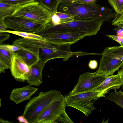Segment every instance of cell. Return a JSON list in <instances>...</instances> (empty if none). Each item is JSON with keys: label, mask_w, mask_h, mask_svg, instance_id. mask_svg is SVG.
<instances>
[{"label": "cell", "mask_w": 123, "mask_h": 123, "mask_svg": "<svg viewBox=\"0 0 123 123\" xmlns=\"http://www.w3.org/2000/svg\"><path fill=\"white\" fill-rule=\"evenodd\" d=\"M12 44L37 54L39 61L45 64L49 60L57 58L67 61L75 53L71 50V44L58 45L45 40L23 37L15 40Z\"/></svg>", "instance_id": "obj_1"}, {"label": "cell", "mask_w": 123, "mask_h": 123, "mask_svg": "<svg viewBox=\"0 0 123 123\" xmlns=\"http://www.w3.org/2000/svg\"><path fill=\"white\" fill-rule=\"evenodd\" d=\"M58 10L74 17V19H94L104 22L109 21L118 14L112 8L96 3L92 5L75 2L60 4Z\"/></svg>", "instance_id": "obj_2"}, {"label": "cell", "mask_w": 123, "mask_h": 123, "mask_svg": "<svg viewBox=\"0 0 123 123\" xmlns=\"http://www.w3.org/2000/svg\"><path fill=\"white\" fill-rule=\"evenodd\" d=\"M103 22L94 19L74 20L65 23L53 25L49 23L38 34L62 32L79 34L84 37L96 35L100 30Z\"/></svg>", "instance_id": "obj_3"}, {"label": "cell", "mask_w": 123, "mask_h": 123, "mask_svg": "<svg viewBox=\"0 0 123 123\" xmlns=\"http://www.w3.org/2000/svg\"><path fill=\"white\" fill-rule=\"evenodd\" d=\"M64 97L61 92L57 90L41 92L27 104L23 115L29 123H36L38 116L46 108L53 102Z\"/></svg>", "instance_id": "obj_4"}, {"label": "cell", "mask_w": 123, "mask_h": 123, "mask_svg": "<svg viewBox=\"0 0 123 123\" xmlns=\"http://www.w3.org/2000/svg\"><path fill=\"white\" fill-rule=\"evenodd\" d=\"M99 61V67L95 73L105 76L112 75L123 66V47L105 48Z\"/></svg>", "instance_id": "obj_5"}, {"label": "cell", "mask_w": 123, "mask_h": 123, "mask_svg": "<svg viewBox=\"0 0 123 123\" xmlns=\"http://www.w3.org/2000/svg\"><path fill=\"white\" fill-rule=\"evenodd\" d=\"M52 13L37 1L18 6L11 16L27 18L44 26L51 21Z\"/></svg>", "instance_id": "obj_6"}, {"label": "cell", "mask_w": 123, "mask_h": 123, "mask_svg": "<svg viewBox=\"0 0 123 123\" xmlns=\"http://www.w3.org/2000/svg\"><path fill=\"white\" fill-rule=\"evenodd\" d=\"M101 97V92L92 91L64 97L67 106L75 108L88 116L95 109L94 102Z\"/></svg>", "instance_id": "obj_7"}, {"label": "cell", "mask_w": 123, "mask_h": 123, "mask_svg": "<svg viewBox=\"0 0 123 123\" xmlns=\"http://www.w3.org/2000/svg\"><path fill=\"white\" fill-rule=\"evenodd\" d=\"M64 97L52 103L42 112L36 123H73L66 111Z\"/></svg>", "instance_id": "obj_8"}, {"label": "cell", "mask_w": 123, "mask_h": 123, "mask_svg": "<svg viewBox=\"0 0 123 123\" xmlns=\"http://www.w3.org/2000/svg\"><path fill=\"white\" fill-rule=\"evenodd\" d=\"M95 72H86L80 75L78 82L68 94L73 95L92 91L99 86L107 78Z\"/></svg>", "instance_id": "obj_9"}, {"label": "cell", "mask_w": 123, "mask_h": 123, "mask_svg": "<svg viewBox=\"0 0 123 123\" xmlns=\"http://www.w3.org/2000/svg\"><path fill=\"white\" fill-rule=\"evenodd\" d=\"M4 21L7 28L13 31L36 34L41 31L44 26L28 19L10 16Z\"/></svg>", "instance_id": "obj_10"}, {"label": "cell", "mask_w": 123, "mask_h": 123, "mask_svg": "<svg viewBox=\"0 0 123 123\" xmlns=\"http://www.w3.org/2000/svg\"><path fill=\"white\" fill-rule=\"evenodd\" d=\"M47 41L60 45L66 44H72L84 37L77 33L62 32L38 34Z\"/></svg>", "instance_id": "obj_11"}, {"label": "cell", "mask_w": 123, "mask_h": 123, "mask_svg": "<svg viewBox=\"0 0 123 123\" xmlns=\"http://www.w3.org/2000/svg\"><path fill=\"white\" fill-rule=\"evenodd\" d=\"M30 68L15 52L13 53L10 69L12 75L16 80L20 82L26 81Z\"/></svg>", "instance_id": "obj_12"}, {"label": "cell", "mask_w": 123, "mask_h": 123, "mask_svg": "<svg viewBox=\"0 0 123 123\" xmlns=\"http://www.w3.org/2000/svg\"><path fill=\"white\" fill-rule=\"evenodd\" d=\"M123 84V75L120 71L117 74L107 76L101 84L92 91L100 92L101 97H105V94L109 90L114 89L116 92Z\"/></svg>", "instance_id": "obj_13"}, {"label": "cell", "mask_w": 123, "mask_h": 123, "mask_svg": "<svg viewBox=\"0 0 123 123\" xmlns=\"http://www.w3.org/2000/svg\"><path fill=\"white\" fill-rule=\"evenodd\" d=\"M32 86L29 84L23 87L14 89L10 95V100L18 104L29 99L38 89Z\"/></svg>", "instance_id": "obj_14"}, {"label": "cell", "mask_w": 123, "mask_h": 123, "mask_svg": "<svg viewBox=\"0 0 123 123\" xmlns=\"http://www.w3.org/2000/svg\"><path fill=\"white\" fill-rule=\"evenodd\" d=\"M45 64L39 61L31 67L29 76L26 81L29 85L39 86L43 83L42 72Z\"/></svg>", "instance_id": "obj_15"}, {"label": "cell", "mask_w": 123, "mask_h": 123, "mask_svg": "<svg viewBox=\"0 0 123 123\" xmlns=\"http://www.w3.org/2000/svg\"><path fill=\"white\" fill-rule=\"evenodd\" d=\"M15 53L30 68L39 61L37 55L24 49L21 48Z\"/></svg>", "instance_id": "obj_16"}, {"label": "cell", "mask_w": 123, "mask_h": 123, "mask_svg": "<svg viewBox=\"0 0 123 123\" xmlns=\"http://www.w3.org/2000/svg\"><path fill=\"white\" fill-rule=\"evenodd\" d=\"M74 20V16L59 11L52 14L49 23L53 25H56L70 22Z\"/></svg>", "instance_id": "obj_17"}, {"label": "cell", "mask_w": 123, "mask_h": 123, "mask_svg": "<svg viewBox=\"0 0 123 123\" xmlns=\"http://www.w3.org/2000/svg\"><path fill=\"white\" fill-rule=\"evenodd\" d=\"M18 5L0 2V19L3 20L11 16Z\"/></svg>", "instance_id": "obj_18"}, {"label": "cell", "mask_w": 123, "mask_h": 123, "mask_svg": "<svg viewBox=\"0 0 123 123\" xmlns=\"http://www.w3.org/2000/svg\"><path fill=\"white\" fill-rule=\"evenodd\" d=\"M60 0H38L40 3L54 14L57 12Z\"/></svg>", "instance_id": "obj_19"}, {"label": "cell", "mask_w": 123, "mask_h": 123, "mask_svg": "<svg viewBox=\"0 0 123 123\" xmlns=\"http://www.w3.org/2000/svg\"><path fill=\"white\" fill-rule=\"evenodd\" d=\"M105 99L114 103L123 109V92L121 90L110 93Z\"/></svg>", "instance_id": "obj_20"}, {"label": "cell", "mask_w": 123, "mask_h": 123, "mask_svg": "<svg viewBox=\"0 0 123 123\" xmlns=\"http://www.w3.org/2000/svg\"><path fill=\"white\" fill-rule=\"evenodd\" d=\"M3 32L15 34L26 38L45 40L41 36L36 34L10 31L6 29L2 32Z\"/></svg>", "instance_id": "obj_21"}, {"label": "cell", "mask_w": 123, "mask_h": 123, "mask_svg": "<svg viewBox=\"0 0 123 123\" xmlns=\"http://www.w3.org/2000/svg\"><path fill=\"white\" fill-rule=\"evenodd\" d=\"M13 53L0 47V60L6 64L10 69Z\"/></svg>", "instance_id": "obj_22"}, {"label": "cell", "mask_w": 123, "mask_h": 123, "mask_svg": "<svg viewBox=\"0 0 123 123\" xmlns=\"http://www.w3.org/2000/svg\"><path fill=\"white\" fill-rule=\"evenodd\" d=\"M114 10L118 14L123 12V0H108Z\"/></svg>", "instance_id": "obj_23"}, {"label": "cell", "mask_w": 123, "mask_h": 123, "mask_svg": "<svg viewBox=\"0 0 123 123\" xmlns=\"http://www.w3.org/2000/svg\"><path fill=\"white\" fill-rule=\"evenodd\" d=\"M37 1L36 0H0V2L10 3L19 5Z\"/></svg>", "instance_id": "obj_24"}, {"label": "cell", "mask_w": 123, "mask_h": 123, "mask_svg": "<svg viewBox=\"0 0 123 123\" xmlns=\"http://www.w3.org/2000/svg\"><path fill=\"white\" fill-rule=\"evenodd\" d=\"M0 47L5 49L12 52H15L20 49L21 48L14 45L1 44Z\"/></svg>", "instance_id": "obj_25"}, {"label": "cell", "mask_w": 123, "mask_h": 123, "mask_svg": "<svg viewBox=\"0 0 123 123\" xmlns=\"http://www.w3.org/2000/svg\"><path fill=\"white\" fill-rule=\"evenodd\" d=\"M106 35L109 38L118 42L120 44V46L123 47V37L115 35Z\"/></svg>", "instance_id": "obj_26"}, {"label": "cell", "mask_w": 123, "mask_h": 123, "mask_svg": "<svg viewBox=\"0 0 123 123\" xmlns=\"http://www.w3.org/2000/svg\"><path fill=\"white\" fill-rule=\"evenodd\" d=\"M123 21V12L120 14L117 15L115 17L112 22V25L115 26L117 25L119 23Z\"/></svg>", "instance_id": "obj_27"}, {"label": "cell", "mask_w": 123, "mask_h": 123, "mask_svg": "<svg viewBox=\"0 0 123 123\" xmlns=\"http://www.w3.org/2000/svg\"><path fill=\"white\" fill-rule=\"evenodd\" d=\"M97 0H77V3L85 4L92 5L95 4Z\"/></svg>", "instance_id": "obj_28"}, {"label": "cell", "mask_w": 123, "mask_h": 123, "mask_svg": "<svg viewBox=\"0 0 123 123\" xmlns=\"http://www.w3.org/2000/svg\"><path fill=\"white\" fill-rule=\"evenodd\" d=\"M10 37V35L6 32H0V43H1L8 39Z\"/></svg>", "instance_id": "obj_29"}, {"label": "cell", "mask_w": 123, "mask_h": 123, "mask_svg": "<svg viewBox=\"0 0 123 123\" xmlns=\"http://www.w3.org/2000/svg\"><path fill=\"white\" fill-rule=\"evenodd\" d=\"M88 66L89 68L91 69H95L98 67V62L95 60H90L89 62Z\"/></svg>", "instance_id": "obj_30"}, {"label": "cell", "mask_w": 123, "mask_h": 123, "mask_svg": "<svg viewBox=\"0 0 123 123\" xmlns=\"http://www.w3.org/2000/svg\"><path fill=\"white\" fill-rule=\"evenodd\" d=\"M117 27L114 29L116 32L117 36L123 37V28L117 25Z\"/></svg>", "instance_id": "obj_31"}, {"label": "cell", "mask_w": 123, "mask_h": 123, "mask_svg": "<svg viewBox=\"0 0 123 123\" xmlns=\"http://www.w3.org/2000/svg\"><path fill=\"white\" fill-rule=\"evenodd\" d=\"M9 69V67L5 63L0 60V73H4L6 69Z\"/></svg>", "instance_id": "obj_32"}, {"label": "cell", "mask_w": 123, "mask_h": 123, "mask_svg": "<svg viewBox=\"0 0 123 123\" xmlns=\"http://www.w3.org/2000/svg\"><path fill=\"white\" fill-rule=\"evenodd\" d=\"M17 120L19 123H29L27 120L23 115L18 117L17 118Z\"/></svg>", "instance_id": "obj_33"}, {"label": "cell", "mask_w": 123, "mask_h": 123, "mask_svg": "<svg viewBox=\"0 0 123 123\" xmlns=\"http://www.w3.org/2000/svg\"><path fill=\"white\" fill-rule=\"evenodd\" d=\"M7 28L3 20L0 19V32H2Z\"/></svg>", "instance_id": "obj_34"}, {"label": "cell", "mask_w": 123, "mask_h": 123, "mask_svg": "<svg viewBox=\"0 0 123 123\" xmlns=\"http://www.w3.org/2000/svg\"><path fill=\"white\" fill-rule=\"evenodd\" d=\"M77 0H60L59 4L75 2Z\"/></svg>", "instance_id": "obj_35"}, {"label": "cell", "mask_w": 123, "mask_h": 123, "mask_svg": "<svg viewBox=\"0 0 123 123\" xmlns=\"http://www.w3.org/2000/svg\"><path fill=\"white\" fill-rule=\"evenodd\" d=\"M118 25H119L123 28V24H121Z\"/></svg>", "instance_id": "obj_36"}, {"label": "cell", "mask_w": 123, "mask_h": 123, "mask_svg": "<svg viewBox=\"0 0 123 123\" xmlns=\"http://www.w3.org/2000/svg\"><path fill=\"white\" fill-rule=\"evenodd\" d=\"M123 24V21L119 23H118V24H117V25L116 26H117V25H119V24Z\"/></svg>", "instance_id": "obj_37"}, {"label": "cell", "mask_w": 123, "mask_h": 123, "mask_svg": "<svg viewBox=\"0 0 123 123\" xmlns=\"http://www.w3.org/2000/svg\"><path fill=\"white\" fill-rule=\"evenodd\" d=\"M120 71H121L123 75V67L122 69L121 70H120Z\"/></svg>", "instance_id": "obj_38"}, {"label": "cell", "mask_w": 123, "mask_h": 123, "mask_svg": "<svg viewBox=\"0 0 123 123\" xmlns=\"http://www.w3.org/2000/svg\"><path fill=\"white\" fill-rule=\"evenodd\" d=\"M122 86V87L123 88V85Z\"/></svg>", "instance_id": "obj_39"}, {"label": "cell", "mask_w": 123, "mask_h": 123, "mask_svg": "<svg viewBox=\"0 0 123 123\" xmlns=\"http://www.w3.org/2000/svg\"><path fill=\"white\" fill-rule=\"evenodd\" d=\"M37 1L38 0H36Z\"/></svg>", "instance_id": "obj_40"}]
</instances>
